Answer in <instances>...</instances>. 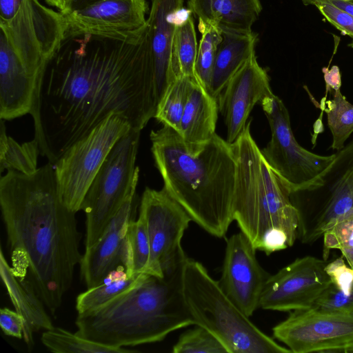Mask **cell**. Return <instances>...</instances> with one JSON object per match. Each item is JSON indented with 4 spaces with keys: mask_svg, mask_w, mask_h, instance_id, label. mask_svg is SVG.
Segmentation results:
<instances>
[{
    "mask_svg": "<svg viewBox=\"0 0 353 353\" xmlns=\"http://www.w3.org/2000/svg\"><path fill=\"white\" fill-rule=\"evenodd\" d=\"M304 5H314L316 2H325L353 16V2L343 0H301Z\"/></svg>",
    "mask_w": 353,
    "mask_h": 353,
    "instance_id": "40",
    "label": "cell"
},
{
    "mask_svg": "<svg viewBox=\"0 0 353 353\" xmlns=\"http://www.w3.org/2000/svg\"><path fill=\"white\" fill-rule=\"evenodd\" d=\"M140 133L132 128L119 139L84 197L81 210L86 218L85 248L98 241L130 191L137 188L139 168L135 162Z\"/></svg>",
    "mask_w": 353,
    "mask_h": 353,
    "instance_id": "7",
    "label": "cell"
},
{
    "mask_svg": "<svg viewBox=\"0 0 353 353\" xmlns=\"http://www.w3.org/2000/svg\"><path fill=\"white\" fill-rule=\"evenodd\" d=\"M38 82L0 36V118L12 120L31 112Z\"/></svg>",
    "mask_w": 353,
    "mask_h": 353,
    "instance_id": "19",
    "label": "cell"
},
{
    "mask_svg": "<svg viewBox=\"0 0 353 353\" xmlns=\"http://www.w3.org/2000/svg\"><path fill=\"white\" fill-rule=\"evenodd\" d=\"M23 0H0V20L8 21L17 14Z\"/></svg>",
    "mask_w": 353,
    "mask_h": 353,
    "instance_id": "38",
    "label": "cell"
},
{
    "mask_svg": "<svg viewBox=\"0 0 353 353\" xmlns=\"http://www.w3.org/2000/svg\"><path fill=\"white\" fill-rule=\"evenodd\" d=\"M98 1L99 0H72L71 9L83 8Z\"/></svg>",
    "mask_w": 353,
    "mask_h": 353,
    "instance_id": "42",
    "label": "cell"
},
{
    "mask_svg": "<svg viewBox=\"0 0 353 353\" xmlns=\"http://www.w3.org/2000/svg\"><path fill=\"white\" fill-rule=\"evenodd\" d=\"M323 259L337 249L353 269V212L336 223L323 234Z\"/></svg>",
    "mask_w": 353,
    "mask_h": 353,
    "instance_id": "33",
    "label": "cell"
},
{
    "mask_svg": "<svg viewBox=\"0 0 353 353\" xmlns=\"http://www.w3.org/2000/svg\"><path fill=\"white\" fill-rule=\"evenodd\" d=\"M313 6L331 24L352 39L349 46L353 48V16L325 2H316Z\"/></svg>",
    "mask_w": 353,
    "mask_h": 353,
    "instance_id": "35",
    "label": "cell"
},
{
    "mask_svg": "<svg viewBox=\"0 0 353 353\" xmlns=\"http://www.w3.org/2000/svg\"><path fill=\"white\" fill-rule=\"evenodd\" d=\"M333 99L321 107L327 118V125L332 136L331 148L337 151L344 148L345 141L353 132V104L341 92L332 91Z\"/></svg>",
    "mask_w": 353,
    "mask_h": 353,
    "instance_id": "29",
    "label": "cell"
},
{
    "mask_svg": "<svg viewBox=\"0 0 353 353\" xmlns=\"http://www.w3.org/2000/svg\"><path fill=\"white\" fill-rule=\"evenodd\" d=\"M0 36L8 43L26 71L38 82L66 37L64 14L41 0H23L17 14L0 20Z\"/></svg>",
    "mask_w": 353,
    "mask_h": 353,
    "instance_id": "10",
    "label": "cell"
},
{
    "mask_svg": "<svg viewBox=\"0 0 353 353\" xmlns=\"http://www.w3.org/2000/svg\"><path fill=\"white\" fill-rule=\"evenodd\" d=\"M42 343L55 353H129L137 350L125 347H110L96 343L76 332H70L61 327H54L45 330L41 335Z\"/></svg>",
    "mask_w": 353,
    "mask_h": 353,
    "instance_id": "26",
    "label": "cell"
},
{
    "mask_svg": "<svg viewBox=\"0 0 353 353\" xmlns=\"http://www.w3.org/2000/svg\"><path fill=\"white\" fill-rule=\"evenodd\" d=\"M147 11L145 0H99L63 13L67 23L66 35L130 39L144 28Z\"/></svg>",
    "mask_w": 353,
    "mask_h": 353,
    "instance_id": "15",
    "label": "cell"
},
{
    "mask_svg": "<svg viewBox=\"0 0 353 353\" xmlns=\"http://www.w3.org/2000/svg\"><path fill=\"white\" fill-rule=\"evenodd\" d=\"M150 138L163 188L192 221L214 236H225L234 221L236 161L232 144L215 134L191 152L181 135L164 125Z\"/></svg>",
    "mask_w": 353,
    "mask_h": 353,
    "instance_id": "3",
    "label": "cell"
},
{
    "mask_svg": "<svg viewBox=\"0 0 353 353\" xmlns=\"http://www.w3.org/2000/svg\"><path fill=\"white\" fill-rule=\"evenodd\" d=\"M127 261L125 270L132 276L145 273L150 257V243L146 223L141 214L129 223L127 234Z\"/></svg>",
    "mask_w": 353,
    "mask_h": 353,
    "instance_id": "30",
    "label": "cell"
},
{
    "mask_svg": "<svg viewBox=\"0 0 353 353\" xmlns=\"http://www.w3.org/2000/svg\"><path fill=\"white\" fill-rule=\"evenodd\" d=\"M0 205L12 270L54 315L83 254L76 212L61 199L54 165L32 174L7 170L0 179Z\"/></svg>",
    "mask_w": 353,
    "mask_h": 353,
    "instance_id": "2",
    "label": "cell"
},
{
    "mask_svg": "<svg viewBox=\"0 0 353 353\" xmlns=\"http://www.w3.org/2000/svg\"><path fill=\"white\" fill-rule=\"evenodd\" d=\"M196 77L180 76L169 86L161 100L154 119L180 132L182 115Z\"/></svg>",
    "mask_w": 353,
    "mask_h": 353,
    "instance_id": "27",
    "label": "cell"
},
{
    "mask_svg": "<svg viewBox=\"0 0 353 353\" xmlns=\"http://www.w3.org/2000/svg\"><path fill=\"white\" fill-rule=\"evenodd\" d=\"M48 5L55 7L57 10L65 13L71 9L70 0H43Z\"/></svg>",
    "mask_w": 353,
    "mask_h": 353,
    "instance_id": "41",
    "label": "cell"
},
{
    "mask_svg": "<svg viewBox=\"0 0 353 353\" xmlns=\"http://www.w3.org/2000/svg\"><path fill=\"white\" fill-rule=\"evenodd\" d=\"M325 270L337 288L346 294L353 291V269L345 263L342 257L327 263Z\"/></svg>",
    "mask_w": 353,
    "mask_h": 353,
    "instance_id": "36",
    "label": "cell"
},
{
    "mask_svg": "<svg viewBox=\"0 0 353 353\" xmlns=\"http://www.w3.org/2000/svg\"><path fill=\"white\" fill-rule=\"evenodd\" d=\"M312 307L329 312H353V291L346 294L331 283Z\"/></svg>",
    "mask_w": 353,
    "mask_h": 353,
    "instance_id": "34",
    "label": "cell"
},
{
    "mask_svg": "<svg viewBox=\"0 0 353 353\" xmlns=\"http://www.w3.org/2000/svg\"><path fill=\"white\" fill-rule=\"evenodd\" d=\"M132 129L121 114H110L86 136L74 142L54 165L59 192L72 211L81 210L84 197L115 143Z\"/></svg>",
    "mask_w": 353,
    "mask_h": 353,
    "instance_id": "9",
    "label": "cell"
},
{
    "mask_svg": "<svg viewBox=\"0 0 353 353\" xmlns=\"http://www.w3.org/2000/svg\"><path fill=\"white\" fill-rule=\"evenodd\" d=\"M272 332L294 353H339L353 343V312L294 310Z\"/></svg>",
    "mask_w": 353,
    "mask_h": 353,
    "instance_id": "13",
    "label": "cell"
},
{
    "mask_svg": "<svg viewBox=\"0 0 353 353\" xmlns=\"http://www.w3.org/2000/svg\"><path fill=\"white\" fill-rule=\"evenodd\" d=\"M273 94L269 76L254 54L229 80L216 98L219 112L227 128L228 143L234 142L243 131L254 106Z\"/></svg>",
    "mask_w": 353,
    "mask_h": 353,
    "instance_id": "17",
    "label": "cell"
},
{
    "mask_svg": "<svg viewBox=\"0 0 353 353\" xmlns=\"http://www.w3.org/2000/svg\"><path fill=\"white\" fill-rule=\"evenodd\" d=\"M327 263L323 259L306 256L270 274L263 288L259 307L280 312L312 307L332 283L325 270Z\"/></svg>",
    "mask_w": 353,
    "mask_h": 353,
    "instance_id": "14",
    "label": "cell"
},
{
    "mask_svg": "<svg viewBox=\"0 0 353 353\" xmlns=\"http://www.w3.org/2000/svg\"><path fill=\"white\" fill-rule=\"evenodd\" d=\"M254 32L221 31L210 80L209 93L217 98L229 80L255 54Z\"/></svg>",
    "mask_w": 353,
    "mask_h": 353,
    "instance_id": "23",
    "label": "cell"
},
{
    "mask_svg": "<svg viewBox=\"0 0 353 353\" xmlns=\"http://www.w3.org/2000/svg\"><path fill=\"white\" fill-rule=\"evenodd\" d=\"M141 273L130 276L124 266L111 272L99 285L88 288L76 299L78 314L97 309L134 287L141 279Z\"/></svg>",
    "mask_w": 353,
    "mask_h": 353,
    "instance_id": "24",
    "label": "cell"
},
{
    "mask_svg": "<svg viewBox=\"0 0 353 353\" xmlns=\"http://www.w3.org/2000/svg\"><path fill=\"white\" fill-rule=\"evenodd\" d=\"M256 248L242 232L227 241L219 283L228 296L248 317L259 307L270 274L259 263Z\"/></svg>",
    "mask_w": 353,
    "mask_h": 353,
    "instance_id": "16",
    "label": "cell"
},
{
    "mask_svg": "<svg viewBox=\"0 0 353 353\" xmlns=\"http://www.w3.org/2000/svg\"><path fill=\"white\" fill-rule=\"evenodd\" d=\"M40 154L37 139L17 143L8 136L3 119H1L0 127V171L15 170L24 174H32L37 168V159Z\"/></svg>",
    "mask_w": 353,
    "mask_h": 353,
    "instance_id": "25",
    "label": "cell"
},
{
    "mask_svg": "<svg viewBox=\"0 0 353 353\" xmlns=\"http://www.w3.org/2000/svg\"><path fill=\"white\" fill-rule=\"evenodd\" d=\"M335 154L318 185L291 194L299 214L297 238L304 244L353 212V141Z\"/></svg>",
    "mask_w": 353,
    "mask_h": 353,
    "instance_id": "8",
    "label": "cell"
},
{
    "mask_svg": "<svg viewBox=\"0 0 353 353\" xmlns=\"http://www.w3.org/2000/svg\"><path fill=\"white\" fill-rule=\"evenodd\" d=\"M188 6L199 22L239 32H252L262 9L259 0H189Z\"/></svg>",
    "mask_w": 353,
    "mask_h": 353,
    "instance_id": "20",
    "label": "cell"
},
{
    "mask_svg": "<svg viewBox=\"0 0 353 353\" xmlns=\"http://www.w3.org/2000/svg\"><path fill=\"white\" fill-rule=\"evenodd\" d=\"M186 261L163 276L144 273L130 290L78 314L76 333L102 345L124 347L159 342L176 330L194 325L183 293Z\"/></svg>",
    "mask_w": 353,
    "mask_h": 353,
    "instance_id": "4",
    "label": "cell"
},
{
    "mask_svg": "<svg viewBox=\"0 0 353 353\" xmlns=\"http://www.w3.org/2000/svg\"><path fill=\"white\" fill-rule=\"evenodd\" d=\"M139 214L145 221L150 243L145 273L163 276L188 259L181 240L192 219L163 188L161 190L145 188Z\"/></svg>",
    "mask_w": 353,
    "mask_h": 353,
    "instance_id": "12",
    "label": "cell"
},
{
    "mask_svg": "<svg viewBox=\"0 0 353 353\" xmlns=\"http://www.w3.org/2000/svg\"><path fill=\"white\" fill-rule=\"evenodd\" d=\"M136 188L112 217L98 241L85 249L80 263V274L88 288L99 285L112 271L127 261L126 234L132 220Z\"/></svg>",
    "mask_w": 353,
    "mask_h": 353,
    "instance_id": "18",
    "label": "cell"
},
{
    "mask_svg": "<svg viewBox=\"0 0 353 353\" xmlns=\"http://www.w3.org/2000/svg\"><path fill=\"white\" fill-rule=\"evenodd\" d=\"M343 1H347L353 2V0H343Z\"/></svg>",
    "mask_w": 353,
    "mask_h": 353,
    "instance_id": "43",
    "label": "cell"
},
{
    "mask_svg": "<svg viewBox=\"0 0 353 353\" xmlns=\"http://www.w3.org/2000/svg\"><path fill=\"white\" fill-rule=\"evenodd\" d=\"M251 121L231 143L236 161L233 217L256 250L269 255L294 244L299 214L289 187L254 140Z\"/></svg>",
    "mask_w": 353,
    "mask_h": 353,
    "instance_id": "5",
    "label": "cell"
},
{
    "mask_svg": "<svg viewBox=\"0 0 353 353\" xmlns=\"http://www.w3.org/2000/svg\"><path fill=\"white\" fill-rule=\"evenodd\" d=\"M183 293L194 323L215 335L229 353H289L256 327L228 296L202 263L188 259Z\"/></svg>",
    "mask_w": 353,
    "mask_h": 353,
    "instance_id": "6",
    "label": "cell"
},
{
    "mask_svg": "<svg viewBox=\"0 0 353 353\" xmlns=\"http://www.w3.org/2000/svg\"><path fill=\"white\" fill-rule=\"evenodd\" d=\"M173 353H229L224 344L207 329L195 327L183 332L172 347Z\"/></svg>",
    "mask_w": 353,
    "mask_h": 353,
    "instance_id": "32",
    "label": "cell"
},
{
    "mask_svg": "<svg viewBox=\"0 0 353 353\" xmlns=\"http://www.w3.org/2000/svg\"><path fill=\"white\" fill-rule=\"evenodd\" d=\"M70 1H71V3H72V0H70Z\"/></svg>",
    "mask_w": 353,
    "mask_h": 353,
    "instance_id": "44",
    "label": "cell"
},
{
    "mask_svg": "<svg viewBox=\"0 0 353 353\" xmlns=\"http://www.w3.org/2000/svg\"><path fill=\"white\" fill-rule=\"evenodd\" d=\"M161 95L147 22L128 40L66 35L46 67L30 112L40 154L54 165L113 112L141 131Z\"/></svg>",
    "mask_w": 353,
    "mask_h": 353,
    "instance_id": "1",
    "label": "cell"
},
{
    "mask_svg": "<svg viewBox=\"0 0 353 353\" xmlns=\"http://www.w3.org/2000/svg\"><path fill=\"white\" fill-rule=\"evenodd\" d=\"M202 36L198 47L195 63V75L202 86L209 92L212 72L221 40V31L217 28L199 22Z\"/></svg>",
    "mask_w": 353,
    "mask_h": 353,
    "instance_id": "31",
    "label": "cell"
},
{
    "mask_svg": "<svg viewBox=\"0 0 353 353\" xmlns=\"http://www.w3.org/2000/svg\"><path fill=\"white\" fill-rule=\"evenodd\" d=\"M260 104L271 130V139L261 150L268 164L292 193L318 185L336 154L319 155L299 145L291 128L288 110L274 94L263 99Z\"/></svg>",
    "mask_w": 353,
    "mask_h": 353,
    "instance_id": "11",
    "label": "cell"
},
{
    "mask_svg": "<svg viewBox=\"0 0 353 353\" xmlns=\"http://www.w3.org/2000/svg\"><path fill=\"white\" fill-rule=\"evenodd\" d=\"M197 51L194 21L190 14L177 23L174 34L173 57L179 77H196L195 63Z\"/></svg>",
    "mask_w": 353,
    "mask_h": 353,
    "instance_id": "28",
    "label": "cell"
},
{
    "mask_svg": "<svg viewBox=\"0 0 353 353\" xmlns=\"http://www.w3.org/2000/svg\"><path fill=\"white\" fill-rule=\"evenodd\" d=\"M0 274L16 312L26 320L23 339L27 345L32 347L34 332L50 330L54 326L42 300L28 283L21 281L15 275L2 248L0 251Z\"/></svg>",
    "mask_w": 353,
    "mask_h": 353,
    "instance_id": "21",
    "label": "cell"
},
{
    "mask_svg": "<svg viewBox=\"0 0 353 353\" xmlns=\"http://www.w3.org/2000/svg\"><path fill=\"white\" fill-rule=\"evenodd\" d=\"M323 71L326 91L330 90L331 92L340 89L341 80L339 68L334 65L330 70L324 68Z\"/></svg>",
    "mask_w": 353,
    "mask_h": 353,
    "instance_id": "39",
    "label": "cell"
},
{
    "mask_svg": "<svg viewBox=\"0 0 353 353\" xmlns=\"http://www.w3.org/2000/svg\"><path fill=\"white\" fill-rule=\"evenodd\" d=\"M218 103L200 83L194 82L180 124L179 134L187 149L196 151L216 134Z\"/></svg>",
    "mask_w": 353,
    "mask_h": 353,
    "instance_id": "22",
    "label": "cell"
},
{
    "mask_svg": "<svg viewBox=\"0 0 353 353\" xmlns=\"http://www.w3.org/2000/svg\"><path fill=\"white\" fill-rule=\"evenodd\" d=\"M0 326L5 334L21 339L26 327V320L17 312L3 307L0 310Z\"/></svg>",
    "mask_w": 353,
    "mask_h": 353,
    "instance_id": "37",
    "label": "cell"
}]
</instances>
